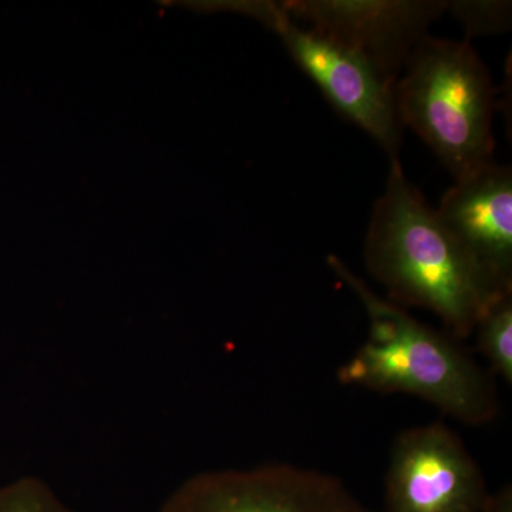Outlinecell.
<instances>
[{
	"instance_id": "obj_10",
	"label": "cell",
	"mask_w": 512,
	"mask_h": 512,
	"mask_svg": "<svg viewBox=\"0 0 512 512\" xmlns=\"http://www.w3.org/2000/svg\"><path fill=\"white\" fill-rule=\"evenodd\" d=\"M446 13L456 19L467 39L510 32L512 2L510 0H447Z\"/></svg>"
},
{
	"instance_id": "obj_8",
	"label": "cell",
	"mask_w": 512,
	"mask_h": 512,
	"mask_svg": "<svg viewBox=\"0 0 512 512\" xmlns=\"http://www.w3.org/2000/svg\"><path fill=\"white\" fill-rule=\"evenodd\" d=\"M436 215L491 279L512 291V170L493 163L454 181Z\"/></svg>"
},
{
	"instance_id": "obj_7",
	"label": "cell",
	"mask_w": 512,
	"mask_h": 512,
	"mask_svg": "<svg viewBox=\"0 0 512 512\" xmlns=\"http://www.w3.org/2000/svg\"><path fill=\"white\" fill-rule=\"evenodd\" d=\"M285 12L305 28L365 59L387 83L446 15L447 0H285Z\"/></svg>"
},
{
	"instance_id": "obj_9",
	"label": "cell",
	"mask_w": 512,
	"mask_h": 512,
	"mask_svg": "<svg viewBox=\"0 0 512 512\" xmlns=\"http://www.w3.org/2000/svg\"><path fill=\"white\" fill-rule=\"evenodd\" d=\"M474 333L478 350L490 363L495 375L512 383V292L495 299L481 318Z\"/></svg>"
},
{
	"instance_id": "obj_6",
	"label": "cell",
	"mask_w": 512,
	"mask_h": 512,
	"mask_svg": "<svg viewBox=\"0 0 512 512\" xmlns=\"http://www.w3.org/2000/svg\"><path fill=\"white\" fill-rule=\"evenodd\" d=\"M488 497L483 471L443 421L397 436L387 470L384 512H481Z\"/></svg>"
},
{
	"instance_id": "obj_5",
	"label": "cell",
	"mask_w": 512,
	"mask_h": 512,
	"mask_svg": "<svg viewBox=\"0 0 512 512\" xmlns=\"http://www.w3.org/2000/svg\"><path fill=\"white\" fill-rule=\"evenodd\" d=\"M268 28L281 37L293 62L333 109L369 134L390 160H397L403 127L392 84L352 50L296 23L281 2Z\"/></svg>"
},
{
	"instance_id": "obj_1",
	"label": "cell",
	"mask_w": 512,
	"mask_h": 512,
	"mask_svg": "<svg viewBox=\"0 0 512 512\" xmlns=\"http://www.w3.org/2000/svg\"><path fill=\"white\" fill-rule=\"evenodd\" d=\"M370 274L389 301L429 309L456 339L473 335L485 309L505 291L444 228L419 188L390 160L365 239Z\"/></svg>"
},
{
	"instance_id": "obj_4",
	"label": "cell",
	"mask_w": 512,
	"mask_h": 512,
	"mask_svg": "<svg viewBox=\"0 0 512 512\" xmlns=\"http://www.w3.org/2000/svg\"><path fill=\"white\" fill-rule=\"evenodd\" d=\"M158 512H377L338 477L292 466L212 470L178 485Z\"/></svg>"
},
{
	"instance_id": "obj_11",
	"label": "cell",
	"mask_w": 512,
	"mask_h": 512,
	"mask_svg": "<svg viewBox=\"0 0 512 512\" xmlns=\"http://www.w3.org/2000/svg\"><path fill=\"white\" fill-rule=\"evenodd\" d=\"M0 512H76L40 478L25 476L0 487Z\"/></svg>"
},
{
	"instance_id": "obj_12",
	"label": "cell",
	"mask_w": 512,
	"mask_h": 512,
	"mask_svg": "<svg viewBox=\"0 0 512 512\" xmlns=\"http://www.w3.org/2000/svg\"><path fill=\"white\" fill-rule=\"evenodd\" d=\"M481 512H512L511 485H504L497 494H490Z\"/></svg>"
},
{
	"instance_id": "obj_2",
	"label": "cell",
	"mask_w": 512,
	"mask_h": 512,
	"mask_svg": "<svg viewBox=\"0 0 512 512\" xmlns=\"http://www.w3.org/2000/svg\"><path fill=\"white\" fill-rule=\"evenodd\" d=\"M326 262L369 318L366 342L339 367L340 384L412 394L468 426L497 419L500 402L493 379L453 339L380 298L338 255Z\"/></svg>"
},
{
	"instance_id": "obj_3",
	"label": "cell",
	"mask_w": 512,
	"mask_h": 512,
	"mask_svg": "<svg viewBox=\"0 0 512 512\" xmlns=\"http://www.w3.org/2000/svg\"><path fill=\"white\" fill-rule=\"evenodd\" d=\"M393 94L402 127L431 148L454 181L495 163L497 90L470 40L423 37Z\"/></svg>"
}]
</instances>
